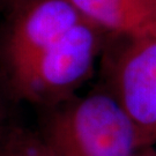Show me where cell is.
<instances>
[{"instance_id": "7", "label": "cell", "mask_w": 156, "mask_h": 156, "mask_svg": "<svg viewBox=\"0 0 156 156\" xmlns=\"http://www.w3.org/2000/svg\"><path fill=\"white\" fill-rule=\"evenodd\" d=\"M134 156H156V154L154 153H151L149 149H146V148H142V149H140L136 154Z\"/></svg>"}, {"instance_id": "5", "label": "cell", "mask_w": 156, "mask_h": 156, "mask_svg": "<svg viewBox=\"0 0 156 156\" xmlns=\"http://www.w3.org/2000/svg\"><path fill=\"white\" fill-rule=\"evenodd\" d=\"M0 156H51L39 134L8 127L0 136Z\"/></svg>"}, {"instance_id": "9", "label": "cell", "mask_w": 156, "mask_h": 156, "mask_svg": "<svg viewBox=\"0 0 156 156\" xmlns=\"http://www.w3.org/2000/svg\"><path fill=\"white\" fill-rule=\"evenodd\" d=\"M156 142V131H155V136H154V144Z\"/></svg>"}, {"instance_id": "4", "label": "cell", "mask_w": 156, "mask_h": 156, "mask_svg": "<svg viewBox=\"0 0 156 156\" xmlns=\"http://www.w3.org/2000/svg\"><path fill=\"white\" fill-rule=\"evenodd\" d=\"M87 20L119 38H156V0H69Z\"/></svg>"}, {"instance_id": "1", "label": "cell", "mask_w": 156, "mask_h": 156, "mask_svg": "<svg viewBox=\"0 0 156 156\" xmlns=\"http://www.w3.org/2000/svg\"><path fill=\"white\" fill-rule=\"evenodd\" d=\"M105 35L69 0H22L0 34V82L19 100L58 104L90 78Z\"/></svg>"}, {"instance_id": "3", "label": "cell", "mask_w": 156, "mask_h": 156, "mask_svg": "<svg viewBox=\"0 0 156 156\" xmlns=\"http://www.w3.org/2000/svg\"><path fill=\"white\" fill-rule=\"evenodd\" d=\"M105 56L106 89L123 106L138 129L144 148L156 131V38H122Z\"/></svg>"}, {"instance_id": "6", "label": "cell", "mask_w": 156, "mask_h": 156, "mask_svg": "<svg viewBox=\"0 0 156 156\" xmlns=\"http://www.w3.org/2000/svg\"><path fill=\"white\" fill-rule=\"evenodd\" d=\"M2 89H5L2 87V84L0 82V136L4 134L6 129L8 127L5 126V120H6V109H5V103H4V98H2Z\"/></svg>"}, {"instance_id": "8", "label": "cell", "mask_w": 156, "mask_h": 156, "mask_svg": "<svg viewBox=\"0 0 156 156\" xmlns=\"http://www.w3.org/2000/svg\"><path fill=\"white\" fill-rule=\"evenodd\" d=\"M0 1L8 2V5H11V7H13L14 5H16L17 2H20V1H22V0H0Z\"/></svg>"}, {"instance_id": "2", "label": "cell", "mask_w": 156, "mask_h": 156, "mask_svg": "<svg viewBox=\"0 0 156 156\" xmlns=\"http://www.w3.org/2000/svg\"><path fill=\"white\" fill-rule=\"evenodd\" d=\"M39 136L51 156H134L144 148L133 122L106 88L50 106Z\"/></svg>"}]
</instances>
